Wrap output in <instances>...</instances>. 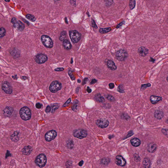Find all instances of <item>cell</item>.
I'll return each mask as SVG.
<instances>
[{"instance_id":"1","label":"cell","mask_w":168,"mask_h":168,"mask_svg":"<svg viewBox=\"0 0 168 168\" xmlns=\"http://www.w3.org/2000/svg\"><path fill=\"white\" fill-rule=\"evenodd\" d=\"M19 114L21 118L24 121H28L31 118V113L28 107L24 106L20 109Z\"/></svg>"},{"instance_id":"2","label":"cell","mask_w":168,"mask_h":168,"mask_svg":"<svg viewBox=\"0 0 168 168\" xmlns=\"http://www.w3.org/2000/svg\"><path fill=\"white\" fill-rule=\"evenodd\" d=\"M36 164L40 168L44 167L47 163V158L45 155L43 154H41L38 155L36 158Z\"/></svg>"},{"instance_id":"3","label":"cell","mask_w":168,"mask_h":168,"mask_svg":"<svg viewBox=\"0 0 168 168\" xmlns=\"http://www.w3.org/2000/svg\"><path fill=\"white\" fill-rule=\"evenodd\" d=\"M41 40L42 43L46 47L51 48L53 45L52 40L48 36L43 35L41 37Z\"/></svg>"},{"instance_id":"4","label":"cell","mask_w":168,"mask_h":168,"mask_svg":"<svg viewBox=\"0 0 168 168\" xmlns=\"http://www.w3.org/2000/svg\"><path fill=\"white\" fill-rule=\"evenodd\" d=\"M69 34L70 38L73 43H77L81 39V34L77 31H70Z\"/></svg>"},{"instance_id":"5","label":"cell","mask_w":168,"mask_h":168,"mask_svg":"<svg viewBox=\"0 0 168 168\" xmlns=\"http://www.w3.org/2000/svg\"><path fill=\"white\" fill-rule=\"evenodd\" d=\"M62 84L61 83L58 81H55L53 82L50 84L49 89L52 93H55L60 90Z\"/></svg>"},{"instance_id":"6","label":"cell","mask_w":168,"mask_h":168,"mask_svg":"<svg viewBox=\"0 0 168 168\" xmlns=\"http://www.w3.org/2000/svg\"><path fill=\"white\" fill-rule=\"evenodd\" d=\"M128 56V54L127 51L123 49L118 50L116 53V58L119 61H124L127 58Z\"/></svg>"},{"instance_id":"7","label":"cell","mask_w":168,"mask_h":168,"mask_svg":"<svg viewBox=\"0 0 168 168\" xmlns=\"http://www.w3.org/2000/svg\"><path fill=\"white\" fill-rule=\"evenodd\" d=\"M87 135V132L84 129L76 130H74L73 132V136L78 139H83L86 137Z\"/></svg>"},{"instance_id":"8","label":"cell","mask_w":168,"mask_h":168,"mask_svg":"<svg viewBox=\"0 0 168 168\" xmlns=\"http://www.w3.org/2000/svg\"><path fill=\"white\" fill-rule=\"evenodd\" d=\"M11 23L13 26L17 28L19 31H22L25 28V25L21 21L18 20L15 18H13L11 19Z\"/></svg>"},{"instance_id":"9","label":"cell","mask_w":168,"mask_h":168,"mask_svg":"<svg viewBox=\"0 0 168 168\" xmlns=\"http://www.w3.org/2000/svg\"><path fill=\"white\" fill-rule=\"evenodd\" d=\"M57 136V133L54 130L49 131L46 133L45 135V140L46 141H50L54 140Z\"/></svg>"},{"instance_id":"10","label":"cell","mask_w":168,"mask_h":168,"mask_svg":"<svg viewBox=\"0 0 168 168\" xmlns=\"http://www.w3.org/2000/svg\"><path fill=\"white\" fill-rule=\"evenodd\" d=\"M95 123L99 127L104 128L108 127L109 125V122L108 120L105 118H100L97 120Z\"/></svg>"},{"instance_id":"11","label":"cell","mask_w":168,"mask_h":168,"mask_svg":"<svg viewBox=\"0 0 168 168\" xmlns=\"http://www.w3.org/2000/svg\"><path fill=\"white\" fill-rule=\"evenodd\" d=\"M47 56L43 54H37L35 57L36 62L39 64H42L45 63L47 60Z\"/></svg>"},{"instance_id":"12","label":"cell","mask_w":168,"mask_h":168,"mask_svg":"<svg viewBox=\"0 0 168 168\" xmlns=\"http://www.w3.org/2000/svg\"><path fill=\"white\" fill-rule=\"evenodd\" d=\"M2 88L5 93L8 94L11 93L13 91L12 88L9 83L5 82L3 83L2 86Z\"/></svg>"},{"instance_id":"13","label":"cell","mask_w":168,"mask_h":168,"mask_svg":"<svg viewBox=\"0 0 168 168\" xmlns=\"http://www.w3.org/2000/svg\"><path fill=\"white\" fill-rule=\"evenodd\" d=\"M115 161L117 165L122 167H124L126 164V162L125 159L121 155L117 156Z\"/></svg>"},{"instance_id":"14","label":"cell","mask_w":168,"mask_h":168,"mask_svg":"<svg viewBox=\"0 0 168 168\" xmlns=\"http://www.w3.org/2000/svg\"><path fill=\"white\" fill-rule=\"evenodd\" d=\"M138 52L140 56L144 57L148 54V50L145 47H141L138 49Z\"/></svg>"},{"instance_id":"15","label":"cell","mask_w":168,"mask_h":168,"mask_svg":"<svg viewBox=\"0 0 168 168\" xmlns=\"http://www.w3.org/2000/svg\"><path fill=\"white\" fill-rule=\"evenodd\" d=\"M162 99V97L156 95H151L150 98V101L153 104H155Z\"/></svg>"},{"instance_id":"16","label":"cell","mask_w":168,"mask_h":168,"mask_svg":"<svg viewBox=\"0 0 168 168\" xmlns=\"http://www.w3.org/2000/svg\"><path fill=\"white\" fill-rule=\"evenodd\" d=\"M106 65L108 68L112 70H115L117 69V66H116L115 63L112 60H107L106 63Z\"/></svg>"},{"instance_id":"17","label":"cell","mask_w":168,"mask_h":168,"mask_svg":"<svg viewBox=\"0 0 168 168\" xmlns=\"http://www.w3.org/2000/svg\"><path fill=\"white\" fill-rule=\"evenodd\" d=\"M157 147V145L156 144L151 142L148 145L147 149V151L149 152L153 153L156 151Z\"/></svg>"},{"instance_id":"18","label":"cell","mask_w":168,"mask_h":168,"mask_svg":"<svg viewBox=\"0 0 168 168\" xmlns=\"http://www.w3.org/2000/svg\"><path fill=\"white\" fill-rule=\"evenodd\" d=\"M32 147L30 146H27L24 147L22 150V152L24 155H28L30 154L32 152Z\"/></svg>"},{"instance_id":"19","label":"cell","mask_w":168,"mask_h":168,"mask_svg":"<svg viewBox=\"0 0 168 168\" xmlns=\"http://www.w3.org/2000/svg\"><path fill=\"white\" fill-rule=\"evenodd\" d=\"M13 111L12 107L7 106L3 110V113L6 116H10L12 114Z\"/></svg>"},{"instance_id":"20","label":"cell","mask_w":168,"mask_h":168,"mask_svg":"<svg viewBox=\"0 0 168 168\" xmlns=\"http://www.w3.org/2000/svg\"><path fill=\"white\" fill-rule=\"evenodd\" d=\"M163 113L160 110H157L155 111L154 116L157 119L161 120L163 117Z\"/></svg>"},{"instance_id":"21","label":"cell","mask_w":168,"mask_h":168,"mask_svg":"<svg viewBox=\"0 0 168 168\" xmlns=\"http://www.w3.org/2000/svg\"><path fill=\"white\" fill-rule=\"evenodd\" d=\"M131 145L133 146L138 147L141 144V141L140 139L137 138H134L132 139L130 141Z\"/></svg>"},{"instance_id":"22","label":"cell","mask_w":168,"mask_h":168,"mask_svg":"<svg viewBox=\"0 0 168 168\" xmlns=\"http://www.w3.org/2000/svg\"><path fill=\"white\" fill-rule=\"evenodd\" d=\"M63 45L65 49L69 50L71 48V44L68 40H65L63 42Z\"/></svg>"},{"instance_id":"23","label":"cell","mask_w":168,"mask_h":168,"mask_svg":"<svg viewBox=\"0 0 168 168\" xmlns=\"http://www.w3.org/2000/svg\"><path fill=\"white\" fill-rule=\"evenodd\" d=\"M151 161L147 158H144L143 161V164L145 168H150L151 165Z\"/></svg>"},{"instance_id":"24","label":"cell","mask_w":168,"mask_h":168,"mask_svg":"<svg viewBox=\"0 0 168 168\" xmlns=\"http://www.w3.org/2000/svg\"><path fill=\"white\" fill-rule=\"evenodd\" d=\"M19 133L18 132L16 131L14 132L13 134L11 136V139L13 141H18L19 139Z\"/></svg>"},{"instance_id":"25","label":"cell","mask_w":168,"mask_h":168,"mask_svg":"<svg viewBox=\"0 0 168 168\" xmlns=\"http://www.w3.org/2000/svg\"><path fill=\"white\" fill-rule=\"evenodd\" d=\"M95 98L96 100L99 103H104L105 101V99L104 97L101 96L100 94L96 95H95Z\"/></svg>"},{"instance_id":"26","label":"cell","mask_w":168,"mask_h":168,"mask_svg":"<svg viewBox=\"0 0 168 168\" xmlns=\"http://www.w3.org/2000/svg\"><path fill=\"white\" fill-rule=\"evenodd\" d=\"M111 30V29L110 27L108 28H100L99 32L101 34H105V33H108Z\"/></svg>"},{"instance_id":"27","label":"cell","mask_w":168,"mask_h":168,"mask_svg":"<svg viewBox=\"0 0 168 168\" xmlns=\"http://www.w3.org/2000/svg\"><path fill=\"white\" fill-rule=\"evenodd\" d=\"M26 18L28 19V20H30L31 22H35L36 20V18L34 17V16H33V15H32V14H27L26 16Z\"/></svg>"},{"instance_id":"28","label":"cell","mask_w":168,"mask_h":168,"mask_svg":"<svg viewBox=\"0 0 168 168\" xmlns=\"http://www.w3.org/2000/svg\"><path fill=\"white\" fill-rule=\"evenodd\" d=\"M136 1L134 0H131L129 2V7L131 10H132L134 8L135 6Z\"/></svg>"},{"instance_id":"29","label":"cell","mask_w":168,"mask_h":168,"mask_svg":"<svg viewBox=\"0 0 168 168\" xmlns=\"http://www.w3.org/2000/svg\"><path fill=\"white\" fill-rule=\"evenodd\" d=\"M59 105L58 104H54L52 105V113L56 111V110H57V109L59 108Z\"/></svg>"},{"instance_id":"30","label":"cell","mask_w":168,"mask_h":168,"mask_svg":"<svg viewBox=\"0 0 168 168\" xmlns=\"http://www.w3.org/2000/svg\"><path fill=\"white\" fill-rule=\"evenodd\" d=\"M110 161V160L109 158H104L101 160V163L104 165H107L109 163Z\"/></svg>"},{"instance_id":"31","label":"cell","mask_w":168,"mask_h":168,"mask_svg":"<svg viewBox=\"0 0 168 168\" xmlns=\"http://www.w3.org/2000/svg\"><path fill=\"white\" fill-rule=\"evenodd\" d=\"M5 30L3 27H1L0 28V36L1 38L3 37L5 35Z\"/></svg>"},{"instance_id":"32","label":"cell","mask_w":168,"mask_h":168,"mask_svg":"<svg viewBox=\"0 0 168 168\" xmlns=\"http://www.w3.org/2000/svg\"><path fill=\"white\" fill-rule=\"evenodd\" d=\"M151 84L150 83H148L147 84H142L141 86V90H145L147 88L150 87Z\"/></svg>"},{"instance_id":"33","label":"cell","mask_w":168,"mask_h":168,"mask_svg":"<svg viewBox=\"0 0 168 168\" xmlns=\"http://www.w3.org/2000/svg\"><path fill=\"white\" fill-rule=\"evenodd\" d=\"M66 35V32L65 31H62L60 34V36L59 37V40L61 41H63L64 40L65 37Z\"/></svg>"},{"instance_id":"34","label":"cell","mask_w":168,"mask_h":168,"mask_svg":"<svg viewBox=\"0 0 168 168\" xmlns=\"http://www.w3.org/2000/svg\"><path fill=\"white\" fill-rule=\"evenodd\" d=\"M78 100H76L74 101V104H73V106L72 108V110L74 111L77 109V104H78Z\"/></svg>"},{"instance_id":"35","label":"cell","mask_w":168,"mask_h":168,"mask_svg":"<svg viewBox=\"0 0 168 168\" xmlns=\"http://www.w3.org/2000/svg\"><path fill=\"white\" fill-rule=\"evenodd\" d=\"M105 98L107 99L108 100L110 101H114L115 100V99L114 97L111 95H105Z\"/></svg>"},{"instance_id":"36","label":"cell","mask_w":168,"mask_h":168,"mask_svg":"<svg viewBox=\"0 0 168 168\" xmlns=\"http://www.w3.org/2000/svg\"><path fill=\"white\" fill-rule=\"evenodd\" d=\"M161 131L165 136L168 138V129H167L163 128L161 130Z\"/></svg>"},{"instance_id":"37","label":"cell","mask_w":168,"mask_h":168,"mask_svg":"<svg viewBox=\"0 0 168 168\" xmlns=\"http://www.w3.org/2000/svg\"><path fill=\"white\" fill-rule=\"evenodd\" d=\"M118 91L121 93H123L124 92V90H123V86L122 85H120L118 86Z\"/></svg>"},{"instance_id":"38","label":"cell","mask_w":168,"mask_h":168,"mask_svg":"<svg viewBox=\"0 0 168 168\" xmlns=\"http://www.w3.org/2000/svg\"><path fill=\"white\" fill-rule=\"evenodd\" d=\"M67 145L69 148H73V145H74L73 141H68V143H67Z\"/></svg>"},{"instance_id":"39","label":"cell","mask_w":168,"mask_h":168,"mask_svg":"<svg viewBox=\"0 0 168 168\" xmlns=\"http://www.w3.org/2000/svg\"><path fill=\"white\" fill-rule=\"evenodd\" d=\"M113 2V1L107 0L106 1L105 3L106 6H110L111 5H112Z\"/></svg>"},{"instance_id":"40","label":"cell","mask_w":168,"mask_h":168,"mask_svg":"<svg viewBox=\"0 0 168 168\" xmlns=\"http://www.w3.org/2000/svg\"><path fill=\"white\" fill-rule=\"evenodd\" d=\"M134 133L133 131H129V132L128 133L127 135V136H126L125 139H127V138H129V137H131L132 135H133Z\"/></svg>"},{"instance_id":"41","label":"cell","mask_w":168,"mask_h":168,"mask_svg":"<svg viewBox=\"0 0 168 168\" xmlns=\"http://www.w3.org/2000/svg\"><path fill=\"white\" fill-rule=\"evenodd\" d=\"M71 101V99L70 98L68 100L66 101L65 103L63 105V107H65L67 106V105H68L70 103Z\"/></svg>"},{"instance_id":"42","label":"cell","mask_w":168,"mask_h":168,"mask_svg":"<svg viewBox=\"0 0 168 168\" xmlns=\"http://www.w3.org/2000/svg\"><path fill=\"white\" fill-rule=\"evenodd\" d=\"M51 110V106H48L46 108L45 110V111L46 112L49 113L50 112Z\"/></svg>"},{"instance_id":"43","label":"cell","mask_w":168,"mask_h":168,"mask_svg":"<svg viewBox=\"0 0 168 168\" xmlns=\"http://www.w3.org/2000/svg\"><path fill=\"white\" fill-rule=\"evenodd\" d=\"M92 27L94 28L97 29L98 28V27H97V25H96V24L95 21L94 20H92Z\"/></svg>"},{"instance_id":"44","label":"cell","mask_w":168,"mask_h":168,"mask_svg":"<svg viewBox=\"0 0 168 168\" xmlns=\"http://www.w3.org/2000/svg\"><path fill=\"white\" fill-rule=\"evenodd\" d=\"M36 107L37 109H41V108L42 107V104H41V103H37L36 104Z\"/></svg>"},{"instance_id":"45","label":"cell","mask_w":168,"mask_h":168,"mask_svg":"<svg viewBox=\"0 0 168 168\" xmlns=\"http://www.w3.org/2000/svg\"><path fill=\"white\" fill-rule=\"evenodd\" d=\"M68 74L70 76V77L71 78L72 80H75V77H74V76H73V74H72L71 71H69Z\"/></svg>"},{"instance_id":"46","label":"cell","mask_w":168,"mask_h":168,"mask_svg":"<svg viewBox=\"0 0 168 168\" xmlns=\"http://www.w3.org/2000/svg\"><path fill=\"white\" fill-rule=\"evenodd\" d=\"M64 70V68H58L55 69L54 70L56 71H63Z\"/></svg>"},{"instance_id":"47","label":"cell","mask_w":168,"mask_h":168,"mask_svg":"<svg viewBox=\"0 0 168 168\" xmlns=\"http://www.w3.org/2000/svg\"><path fill=\"white\" fill-rule=\"evenodd\" d=\"M109 86L110 89H113L115 86L114 83H109Z\"/></svg>"},{"instance_id":"48","label":"cell","mask_w":168,"mask_h":168,"mask_svg":"<svg viewBox=\"0 0 168 168\" xmlns=\"http://www.w3.org/2000/svg\"><path fill=\"white\" fill-rule=\"evenodd\" d=\"M124 23V22H122V23H119V24L116 27L117 28H119L120 27H121V26Z\"/></svg>"},{"instance_id":"49","label":"cell","mask_w":168,"mask_h":168,"mask_svg":"<svg viewBox=\"0 0 168 168\" xmlns=\"http://www.w3.org/2000/svg\"><path fill=\"white\" fill-rule=\"evenodd\" d=\"M97 82V80L95 79H93L90 82V84H93Z\"/></svg>"},{"instance_id":"50","label":"cell","mask_w":168,"mask_h":168,"mask_svg":"<svg viewBox=\"0 0 168 168\" xmlns=\"http://www.w3.org/2000/svg\"><path fill=\"white\" fill-rule=\"evenodd\" d=\"M88 78H84V80H83V82H82V85H84L85 84H86V83L87 81H88Z\"/></svg>"},{"instance_id":"51","label":"cell","mask_w":168,"mask_h":168,"mask_svg":"<svg viewBox=\"0 0 168 168\" xmlns=\"http://www.w3.org/2000/svg\"><path fill=\"white\" fill-rule=\"evenodd\" d=\"M83 164V160H82V161H80V162L78 163V165H79V166H80V167H82Z\"/></svg>"},{"instance_id":"52","label":"cell","mask_w":168,"mask_h":168,"mask_svg":"<svg viewBox=\"0 0 168 168\" xmlns=\"http://www.w3.org/2000/svg\"><path fill=\"white\" fill-rule=\"evenodd\" d=\"M87 91L88 93H90L92 92V90L89 87H87Z\"/></svg>"},{"instance_id":"53","label":"cell","mask_w":168,"mask_h":168,"mask_svg":"<svg viewBox=\"0 0 168 168\" xmlns=\"http://www.w3.org/2000/svg\"><path fill=\"white\" fill-rule=\"evenodd\" d=\"M73 1H70V3L72 5H76L75 1H74V2H73Z\"/></svg>"},{"instance_id":"54","label":"cell","mask_w":168,"mask_h":168,"mask_svg":"<svg viewBox=\"0 0 168 168\" xmlns=\"http://www.w3.org/2000/svg\"><path fill=\"white\" fill-rule=\"evenodd\" d=\"M77 82H78V83H80L81 82V80H77Z\"/></svg>"},{"instance_id":"55","label":"cell","mask_w":168,"mask_h":168,"mask_svg":"<svg viewBox=\"0 0 168 168\" xmlns=\"http://www.w3.org/2000/svg\"><path fill=\"white\" fill-rule=\"evenodd\" d=\"M165 122H166V123H168V119H167L166 121H165Z\"/></svg>"},{"instance_id":"56","label":"cell","mask_w":168,"mask_h":168,"mask_svg":"<svg viewBox=\"0 0 168 168\" xmlns=\"http://www.w3.org/2000/svg\"><path fill=\"white\" fill-rule=\"evenodd\" d=\"M167 81H168V77H167Z\"/></svg>"},{"instance_id":"57","label":"cell","mask_w":168,"mask_h":168,"mask_svg":"<svg viewBox=\"0 0 168 168\" xmlns=\"http://www.w3.org/2000/svg\"></svg>"}]
</instances>
